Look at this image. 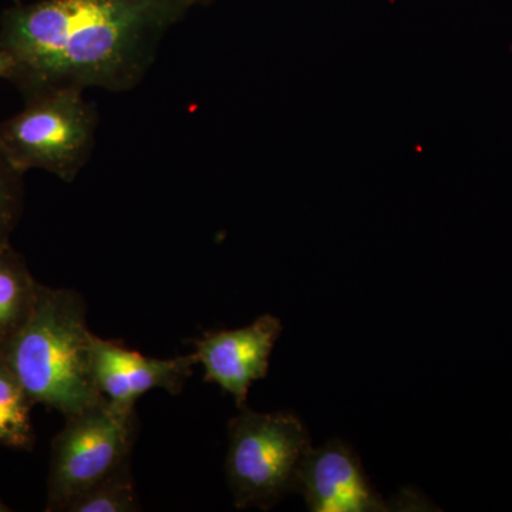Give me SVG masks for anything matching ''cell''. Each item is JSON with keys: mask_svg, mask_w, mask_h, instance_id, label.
Listing matches in <instances>:
<instances>
[{"mask_svg": "<svg viewBox=\"0 0 512 512\" xmlns=\"http://www.w3.org/2000/svg\"><path fill=\"white\" fill-rule=\"evenodd\" d=\"M197 0H39L0 16V50L23 97L72 87L124 93L146 79L165 35Z\"/></svg>", "mask_w": 512, "mask_h": 512, "instance_id": "1", "label": "cell"}, {"mask_svg": "<svg viewBox=\"0 0 512 512\" xmlns=\"http://www.w3.org/2000/svg\"><path fill=\"white\" fill-rule=\"evenodd\" d=\"M9 511H10V508L8 507V505L3 503L2 498H0V512H9Z\"/></svg>", "mask_w": 512, "mask_h": 512, "instance_id": "14", "label": "cell"}, {"mask_svg": "<svg viewBox=\"0 0 512 512\" xmlns=\"http://www.w3.org/2000/svg\"><path fill=\"white\" fill-rule=\"evenodd\" d=\"M93 338L82 296L40 285L28 322L0 355L33 404L69 417L104 399L93 379Z\"/></svg>", "mask_w": 512, "mask_h": 512, "instance_id": "2", "label": "cell"}, {"mask_svg": "<svg viewBox=\"0 0 512 512\" xmlns=\"http://www.w3.org/2000/svg\"><path fill=\"white\" fill-rule=\"evenodd\" d=\"M99 121L83 90H45L0 123V151L20 174L43 170L73 183L93 156Z\"/></svg>", "mask_w": 512, "mask_h": 512, "instance_id": "3", "label": "cell"}, {"mask_svg": "<svg viewBox=\"0 0 512 512\" xmlns=\"http://www.w3.org/2000/svg\"><path fill=\"white\" fill-rule=\"evenodd\" d=\"M140 510L136 484L128 466L84 491L66 505L67 512H133Z\"/></svg>", "mask_w": 512, "mask_h": 512, "instance_id": "11", "label": "cell"}, {"mask_svg": "<svg viewBox=\"0 0 512 512\" xmlns=\"http://www.w3.org/2000/svg\"><path fill=\"white\" fill-rule=\"evenodd\" d=\"M39 286L10 242L0 247V349L28 322Z\"/></svg>", "mask_w": 512, "mask_h": 512, "instance_id": "9", "label": "cell"}, {"mask_svg": "<svg viewBox=\"0 0 512 512\" xmlns=\"http://www.w3.org/2000/svg\"><path fill=\"white\" fill-rule=\"evenodd\" d=\"M296 491L303 495L312 512L389 510L366 476L356 451L339 439L306 451L296 478Z\"/></svg>", "mask_w": 512, "mask_h": 512, "instance_id": "7", "label": "cell"}, {"mask_svg": "<svg viewBox=\"0 0 512 512\" xmlns=\"http://www.w3.org/2000/svg\"><path fill=\"white\" fill-rule=\"evenodd\" d=\"M198 2H204V0H197V3H198Z\"/></svg>", "mask_w": 512, "mask_h": 512, "instance_id": "16", "label": "cell"}, {"mask_svg": "<svg viewBox=\"0 0 512 512\" xmlns=\"http://www.w3.org/2000/svg\"><path fill=\"white\" fill-rule=\"evenodd\" d=\"M13 66H15V62H13L12 56L5 50H0V79H8Z\"/></svg>", "mask_w": 512, "mask_h": 512, "instance_id": "13", "label": "cell"}, {"mask_svg": "<svg viewBox=\"0 0 512 512\" xmlns=\"http://www.w3.org/2000/svg\"><path fill=\"white\" fill-rule=\"evenodd\" d=\"M282 330L281 319L266 313L245 328L208 332L194 340L205 382L231 394L238 409L247 406L252 384L268 375L269 359Z\"/></svg>", "mask_w": 512, "mask_h": 512, "instance_id": "6", "label": "cell"}, {"mask_svg": "<svg viewBox=\"0 0 512 512\" xmlns=\"http://www.w3.org/2000/svg\"><path fill=\"white\" fill-rule=\"evenodd\" d=\"M32 404L18 376L0 355V446L16 450L33 447Z\"/></svg>", "mask_w": 512, "mask_h": 512, "instance_id": "10", "label": "cell"}, {"mask_svg": "<svg viewBox=\"0 0 512 512\" xmlns=\"http://www.w3.org/2000/svg\"><path fill=\"white\" fill-rule=\"evenodd\" d=\"M136 440V407L103 399L66 417L52 443L46 511H64L84 491L127 466Z\"/></svg>", "mask_w": 512, "mask_h": 512, "instance_id": "5", "label": "cell"}, {"mask_svg": "<svg viewBox=\"0 0 512 512\" xmlns=\"http://www.w3.org/2000/svg\"><path fill=\"white\" fill-rule=\"evenodd\" d=\"M197 365L195 353L157 359L96 335L92 342V373L97 390L104 399L120 406L136 407L138 399L151 390L180 393Z\"/></svg>", "mask_w": 512, "mask_h": 512, "instance_id": "8", "label": "cell"}, {"mask_svg": "<svg viewBox=\"0 0 512 512\" xmlns=\"http://www.w3.org/2000/svg\"><path fill=\"white\" fill-rule=\"evenodd\" d=\"M311 447L296 414L242 407L228 424L227 476L237 508L268 510L296 491L299 467Z\"/></svg>", "mask_w": 512, "mask_h": 512, "instance_id": "4", "label": "cell"}, {"mask_svg": "<svg viewBox=\"0 0 512 512\" xmlns=\"http://www.w3.org/2000/svg\"><path fill=\"white\" fill-rule=\"evenodd\" d=\"M13 2H15V3H19V2H20V0H13Z\"/></svg>", "mask_w": 512, "mask_h": 512, "instance_id": "15", "label": "cell"}, {"mask_svg": "<svg viewBox=\"0 0 512 512\" xmlns=\"http://www.w3.org/2000/svg\"><path fill=\"white\" fill-rule=\"evenodd\" d=\"M23 210V174L0 151V247L9 244Z\"/></svg>", "mask_w": 512, "mask_h": 512, "instance_id": "12", "label": "cell"}]
</instances>
